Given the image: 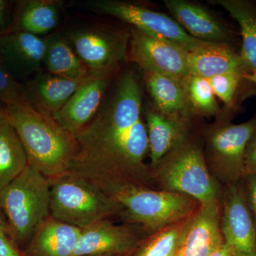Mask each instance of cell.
I'll use <instances>...</instances> for the list:
<instances>
[{
    "label": "cell",
    "instance_id": "obj_1",
    "mask_svg": "<svg viewBox=\"0 0 256 256\" xmlns=\"http://www.w3.org/2000/svg\"><path fill=\"white\" fill-rule=\"evenodd\" d=\"M142 92L132 70L120 78L100 110L77 134L78 149L70 170L121 178L156 188L149 164V141L142 114Z\"/></svg>",
    "mask_w": 256,
    "mask_h": 256
},
{
    "label": "cell",
    "instance_id": "obj_2",
    "mask_svg": "<svg viewBox=\"0 0 256 256\" xmlns=\"http://www.w3.org/2000/svg\"><path fill=\"white\" fill-rule=\"evenodd\" d=\"M82 174L94 182L117 204V217L122 223L140 227L149 235L186 220L200 206L196 200L182 194L156 190L121 178Z\"/></svg>",
    "mask_w": 256,
    "mask_h": 256
},
{
    "label": "cell",
    "instance_id": "obj_3",
    "mask_svg": "<svg viewBox=\"0 0 256 256\" xmlns=\"http://www.w3.org/2000/svg\"><path fill=\"white\" fill-rule=\"evenodd\" d=\"M28 164L50 180L69 171L78 153L76 137L53 117L30 105L4 106Z\"/></svg>",
    "mask_w": 256,
    "mask_h": 256
},
{
    "label": "cell",
    "instance_id": "obj_4",
    "mask_svg": "<svg viewBox=\"0 0 256 256\" xmlns=\"http://www.w3.org/2000/svg\"><path fill=\"white\" fill-rule=\"evenodd\" d=\"M156 190L182 194L200 205L220 202L222 188L210 174L202 137L188 133L152 170Z\"/></svg>",
    "mask_w": 256,
    "mask_h": 256
},
{
    "label": "cell",
    "instance_id": "obj_5",
    "mask_svg": "<svg viewBox=\"0 0 256 256\" xmlns=\"http://www.w3.org/2000/svg\"><path fill=\"white\" fill-rule=\"evenodd\" d=\"M0 206L10 240L18 249L26 248L38 227L50 216V180L28 164L0 192Z\"/></svg>",
    "mask_w": 256,
    "mask_h": 256
},
{
    "label": "cell",
    "instance_id": "obj_6",
    "mask_svg": "<svg viewBox=\"0 0 256 256\" xmlns=\"http://www.w3.org/2000/svg\"><path fill=\"white\" fill-rule=\"evenodd\" d=\"M50 181V216L55 220L84 228L118 214L110 197L80 173L69 170Z\"/></svg>",
    "mask_w": 256,
    "mask_h": 256
},
{
    "label": "cell",
    "instance_id": "obj_7",
    "mask_svg": "<svg viewBox=\"0 0 256 256\" xmlns=\"http://www.w3.org/2000/svg\"><path fill=\"white\" fill-rule=\"evenodd\" d=\"M256 130V117L240 124L218 120L204 128V154L210 174L220 188L242 181L248 142Z\"/></svg>",
    "mask_w": 256,
    "mask_h": 256
},
{
    "label": "cell",
    "instance_id": "obj_8",
    "mask_svg": "<svg viewBox=\"0 0 256 256\" xmlns=\"http://www.w3.org/2000/svg\"><path fill=\"white\" fill-rule=\"evenodd\" d=\"M89 10L114 16L150 34L172 42L188 52H192L206 42L188 34L174 18L127 2L116 0H94L86 2Z\"/></svg>",
    "mask_w": 256,
    "mask_h": 256
},
{
    "label": "cell",
    "instance_id": "obj_9",
    "mask_svg": "<svg viewBox=\"0 0 256 256\" xmlns=\"http://www.w3.org/2000/svg\"><path fill=\"white\" fill-rule=\"evenodd\" d=\"M130 33L104 28L75 30L69 34L75 52L94 76H111L126 58Z\"/></svg>",
    "mask_w": 256,
    "mask_h": 256
},
{
    "label": "cell",
    "instance_id": "obj_10",
    "mask_svg": "<svg viewBox=\"0 0 256 256\" xmlns=\"http://www.w3.org/2000/svg\"><path fill=\"white\" fill-rule=\"evenodd\" d=\"M220 232L233 256H256V227L244 180L222 188Z\"/></svg>",
    "mask_w": 256,
    "mask_h": 256
},
{
    "label": "cell",
    "instance_id": "obj_11",
    "mask_svg": "<svg viewBox=\"0 0 256 256\" xmlns=\"http://www.w3.org/2000/svg\"><path fill=\"white\" fill-rule=\"evenodd\" d=\"M130 56L142 72L168 76L186 85L188 52L172 42L134 28L130 33Z\"/></svg>",
    "mask_w": 256,
    "mask_h": 256
},
{
    "label": "cell",
    "instance_id": "obj_12",
    "mask_svg": "<svg viewBox=\"0 0 256 256\" xmlns=\"http://www.w3.org/2000/svg\"><path fill=\"white\" fill-rule=\"evenodd\" d=\"M150 236L136 226L105 220L82 228L73 256H114L130 254Z\"/></svg>",
    "mask_w": 256,
    "mask_h": 256
},
{
    "label": "cell",
    "instance_id": "obj_13",
    "mask_svg": "<svg viewBox=\"0 0 256 256\" xmlns=\"http://www.w3.org/2000/svg\"><path fill=\"white\" fill-rule=\"evenodd\" d=\"M220 222V201L200 205L184 222L176 256H210L224 244Z\"/></svg>",
    "mask_w": 256,
    "mask_h": 256
},
{
    "label": "cell",
    "instance_id": "obj_14",
    "mask_svg": "<svg viewBox=\"0 0 256 256\" xmlns=\"http://www.w3.org/2000/svg\"><path fill=\"white\" fill-rule=\"evenodd\" d=\"M110 77H89L54 116V118L76 136L92 122L100 110L105 100Z\"/></svg>",
    "mask_w": 256,
    "mask_h": 256
},
{
    "label": "cell",
    "instance_id": "obj_15",
    "mask_svg": "<svg viewBox=\"0 0 256 256\" xmlns=\"http://www.w3.org/2000/svg\"><path fill=\"white\" fill-rule=\"evenodd\" d=\"M46 40L26 32L0 33V56L15 78H24L41 70Z\"/></svg>",
    "mask_w": 256,
    "mask_h": 256
},
{
    "label": "cell",
    "instance_id": "obj_16",
    "mask_svg": "<svg viewBox=\"0 0 256 256\" xmlns=\"http://www.w3.org/2000/svg\"><path fill=\"white\" fill-rule=\"evenodd\" d=\"M146 124L149 141L151 171L160 160L191 132L190 118L164 114L150 107L146 109Z\"/></svg>",
    "mask_w": 256,
    "mask_h": 256
},
{
    "label": "cell",
    "instance_id": "obj_17",
    "mask_svg": "<svg viewBox=\"0 0 256 256\" xmlns=\"http://www.w3.org/2000/svg\"><path fill=\"white\" fill-rule=\"evenodd\" d=\"M164 2L176 22L194 38L228 44V30L202 5L184 0H165Z\"/></svg>",
    "mask_w": 256,
    "mask_h": 256
},
{
    "label": "cell",
    "instance_id": "obj_18",
    "mask_svg": "<svg viewBox=\"0 0 256 256\" xmlns=\"http://www.w3.org/2000/svg\"><path fill=\"white\" fill-rule=\"evenodd\" d=\"M190 76L210 78L227 73H247L240 54L229 44L205 42L188 53Z\"/></svg>",
    "mask_w": 256,
    "mask_h": 256
},
{
    "label": "cell",
    "instance_id": "obj_19",
    "mask_svg": "<svg viewBox=\"0 0 256 256\" xmlns=\"http://www.w3.org/2000/svg\"><path fill=\"white\" fill-rule=\"evenodd\" d=\"M82 228L50 216L38 227L23 256H73Z\"/></svg>",
    "mask_w": 256,
    "mask_h": 256
},
{
    "label": "cell",
    "instance_id": "obj_20",
    "mask_svg": "<svg viewBox=\"0 0 256 256\" xmlns=\"http://www.w3.org/2000/svg\"><path fill=\"white\" fill-rule=\"evenodd\" d=\"M86 80L79 82L50 74H37L25 87L33 107L54 117Z\"/></svg>",
    "mask_w": 256,
    "mask_h": 256
},
{
    "label": "cell",
    "instance_id": "obj_21",
    "mask_svg": "<svg viewBox=\"0 0 256 256\" xmlns=\"http://www.w3.org/2000/svg\"><path fill=\"white\" fill-rule=\"evenodd\" d=\"M143 75L156 109L168 114L192 117L194 112L185 84L154 72H143Z\"/></svg>",
    "mask_w": 256,
    "mask_h": 256
},
{
    "label": "cell",
    "instance_id": "obj_22",
    "mask_svg": "<svg viewBox=\"0 0 256 256\" xmlns=\"http://www.w3.org/2000/svg\"><path fill=\"white\" fill-rule=\"evenodd\" d=\"M62 2L56 0H26L18 2L11 30L44 34L57 26Z\"/></svg>",
    "mask_w": 256,
    "mask_h": 256
},
{
    "label": "cell",
    "instance_id": "obj_23",
    "mask_svg": "<svg viewBox=\"0 0 256 256\" xmlns=\"http://www.w3.org/2000/svg\"><path fill=\"white\" fill-rule=\"evenodd\" d=\"M46 40L44 65L50 74L73 80H84L92 76L86 64L74 52L66 40L58 34Z\"/></svg>",
    "mask_w": 256,
    "mask_h": 256
},
{
    "label": "cell",
    "instance_id": "obj_24",
    "mask_svg": "<svg viewBox=\"0 0 256 256\" xmlns=\"http://www.w3.org/2000/svg\"><path fill=\"white\" fill-rule=\"evenodd\" d=\"M237 22L242 36L240 56L247 73L256 70V6L246 0H214Z\"/></svg>",
    "mask_w": 256,
    "mask_h": 256
},
{
    "label": "cell",
    "instance_id": "obj_25",
    "mask_svg": "<svg viewBox=\"0 0 256 256\" xmlns=\"http://www.w3.org/2000/svg\"><path fill=\"white\" fill-rule=\"evenodd\" d=\"M28 165L22 144L5 116L0 121V192Z\"/></svg>",
    "mask_w": 256,
    "mask_h": 256
},
{
    "label": "cell",
    "instance_id": "obj_26",
    "mask_svg": "<svg viewBox=\"0 0 256 256\" xmlns=\"http://www.w3.org/2000/svg\"><path fill=\"white\" fill-rule=\"evenodd\" d=\"M184 220L148 236L131 252V256H176L178 239Z\"/></svg>",
    "mask_w": 256,
    "mask_h": 256
},
{
    "label": "cell",
    "instance_id": "obj_27",
    "mask_svg": "<svg viewBox=\"0 0 256 256\" xmlns=\"http://www.w3.org/2000/svg\"><path fill=\"white\" fill-rule=\"evenodd\" d=\"M186 87L194 114L204 117L218 116L220 106L208 79L190 76Z\"/></svg>",
    "mask_w": 256,
    "mask_h": 256
},
{
    "label": "cell",
    "instance_id": "obj_28",
    "mask_svg": "<svg viewBox=\"0 0 256 256\" xmlns=\"http://www.w3.org/2000/svg\"><path fill=\"white\" fill-rule=\"evenodd\" d=\"M0 100L4 106L32 105L25 85L18 82L10 73L0 56Z\"/></svg>",
    "mask_w": 256,
    "mask_h": 256
},
{
    "label": "cell",
    "instance_id": "obj_29",
    "mask_svg": "<svg viewBox=\"0 0 256 256\" xmlns=\"http://www.w3.org/2000/svg\"><path fill=\"white\" fill-rule=\"evenodd\" d=\"M242 79H244L242 74L227 73L216 76L208 80L216 97L220 99L227 107H232Z\"/></svg>",
    "mask_w": 256,
    "mask_h": 256
},
{
    "label": "cell",
    "instance_id": "obj_30",
    "mask_svg": "<svg viewBox=\"0 0 256 256\" xmlns=\"http://www.w3.org/2000/svg\"><path fill=\"white\" fill-rule=\"evenodd\" d=\"M244 174H256V130L248 142L244 156Z\"/></svg>",
    "mask_w": 256,
    "mask_h": 256
},
{
    "label": "cell",
    "instance_id": "obj_31",
    "mask_svg": "<svg viewBox=\"0 0 256 256\" xmlns=\"http://www.w3.org/2000/svg\"><path fill=\"white\" fill-rule=\"evenodd\" d=\"M244 181L248 203L256 227V174L246 175Z\"/></svg>",
    "mask_w": 256,
    "mask_h": 256
},
{
    "label": "cell",
    "instance_id": "obj_32",
    "mask_svg": "<svg viewBox=\"0 0 256 256\" xmlns=\"http://www.w3.org/2000/svg\"><path fill=\"white\" fill-rule=\"evenodd\" d=\"M0 256H23L16 246L6 235L0 233Z\"/></svg>",
    "mask_w": 256,
    "mask_h": 256
},
{
    "label": "cell",
    "instance_id": "obj_33",
    "mask_svg": "<svg viewBox=\"0 0 256 256\" xmlns=\"http://www.w3.org/2000/svg\"><path fill=\"white\" fill-rule=\"evenodd\" d=\"M12 24L9 20L8 2L0 0V33L11 30Z\"/></svg>",
    "mask_w": 256,
    "mask_h": 256
},
{
    "label": "cell",
    "instance_id": "obj_34",
    "mask_svg": "<svg viewBox=\"0 0 256 256\" xmlns=\"http://www.w3.org/2000/svg\"><path fill=\"white\" fill-rule=\"evenodd\" d=\"M210 256H233L228 248L223 244L218 248L216 249Z\"/></svg>",
    "mask_w": 256,
    "mask_h": 256
},
{
    "label": "cell",
    "instance_id": "obj_35",
    "mask_svg": "<svg viewBox=\"0 0 256 256\" xmlns=\"http://www.w3.org/2000/svg\"><path fill=\"white\" fill-rule=\"evenodd\" d=\"M0 233L4 234L9 238L8 223H6V218H5L4 214L3 213L1 206H0Z\"/></svg>",
    "mask_w": 256,
    "mask_h": 256
},
{
    "label": "cell",
    "instance_id": "obj_36",
    "mask_svg": "<svg viewBox=\"0 0 256 256\" xmlns=\"http://www.w3.org/2000/svg\"><path fill=\"white\" fill-rule=\"evenodd\" d=\"M242 78L247 80L248 82L255 84L256 85V70L244 74Z\"/></svg>",
    "mask_w": 256,
    "mask_h": 256
},
{
    "label": "cell",
    "instance_id": "obj_37",
    "mask_svg": "<svg viewBox=\"0 0 256 256\" xmlns=\"http://www.w3.org/2000/svg\"><path fill=\"white\" fill-rule=\"evenodd\" d=\"M5 116L4 112V107H0V121L2 120V119Z\"/></svg>",
    "mask_w": 256,
    "mask_h": 256
}]
</instances>
